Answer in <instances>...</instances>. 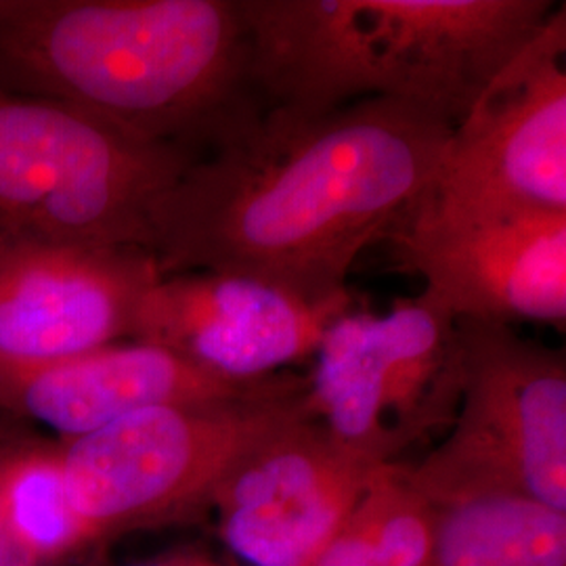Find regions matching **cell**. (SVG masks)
Instances as JSON below:
<instances>
[{
	"label": "cell",
	"mask_w": 566,
	"mask_h": 566,
	"mask_svg": "<svg viewBox=\"0 0 566 566\" xmlns=\"http://www.w3.org/2000/svg\"><path fill=\"white\" fill-rule=\"evenodd\" d=\"M451 128L392 97L317 118L263 114L156 206L149 252L160 277L221 271L311 301L346 294L355 261L422 202Z\"/></svg>",
	"instance_id": "6da1fadb"
},
{
	"label": "cell",
	"mask_w": 566,
	"mask_h": 566,
	"mask_svg": "<svg viewBox=\"0 0 566 566\" xmlns=\"http://www.w3.org/2000/svg\"><path fill=\"white\" fill-rule=\"evenodd\" d=\"M0 91L198 160L264 114L240 0H0Z\"/></svg>",
	"instance_id": "7a4b0ae2"
},
{
	"label": "cell",
	"mask_w": 566,
	"mask_h": 566,
	"mask_svg": "<svg viewBox=\"0 0 566 566\" xmlns=\"http://www.w3.org/2000/svg\"><path fill=\"white\" fill-rule=\"evenodd\" d=\"M306 395L308 378L263 399L143 409L57 441L91 546L212 512L219 489L252 451L311 416Z\"/></svg>",
	"instance_id": "3957f363"
},
{
	"label": "cell",
	"mask_w": 566,
	"mask_h": 566,
	"mask_svg": "<svg viewBox=\"0 0 566 566\" xmlns=\"http://www.w3.org/2000/svg\"><path fill=\"white\" fill-rule=\"evenodd\" d=\"M196 160L0 91V252L41 242L149 252L156 206Z\"/></svg>",
	"instance_id": "277c9868"
},
{
	"label": "cell",
	"mask_w": 566,
	"mask_h": 566,
	"mask_svg": "<svg viewBox=\"0 0 566 566\" xmlns=\"http://www.w3.org/2000/svg\"><path fill=\"white\" fill-rule=\"evenodd\" d=\"M462 399L441 446L407 468L430 504L481 493H525L566 512L565 350L510 325L458 319Z\"/></svg>",
	"instance_id": "5b68a950"
},
{
	"label": "cell",
	"mask_w": 566,
	"mask_h": 566,
	"mask_svg": "<svg viewBox=\"0 0 566 566\" xmlns=\"http://www.w3.org/2000/svg\"><path fill=\"white\" fill-rule=\"evenodd\" d=\"M315 357L311 416L369 464H397L455 422L464 382L458 319L426 292L385 315L346 311Z\"/></svg>",
	"instance_id": "8992f818"
},
{
	"label": "cell",
	"mask_w": 566,
	"mask_h": 566,
	"mask_svg": "<svg viewBox=\"0 0 566 566\" xmlns=\"http://www.w3.org/2000/svg\"><path fill=\"white\" fill-rule=\"evenodd\" d=\"M566 9L560 4L451 128L405 223L566 212Z\"/></svg>",
	"instance_id": "52a82bcc"
},
{
	"label": "cell",
	"mask_w": 566,
	"mask_h": 566,
	"mask_svg": "<svg viewBox=\"0 0 566 566\" xmlns=\"http://www.w3.org/2000/svg\"><path fill=\"white\" fill-rule=\"evenodd\" d=\"M350 304L348 292L311 301L248 275L179 273L147 290L130 340L164 346L227 380L256 382L315 355Z\"/></svg>",
	"instance_id": "ba28073f"
},
{
	"label": "cell",
	"mask_w": 566,
	"mask_h": 566,
	"mask_svg": "<svg viewBox=\"0 0 566 566\" xmlns=\"http://www.w3.org/2000/svg\"><path fill=\"white\" fill-rule=\"evenodd\" d=\"M378 468L338 446L313 416L296 420L219 489V535L248 566H308L361 504Z\"/></svg>",
	"instance_id": "9c48e42d"
},
{
	"label": "cell",
	"mask_w": 566,
	"mask_h": 566,
	"mask_svg": "<svg viewBox=\"0 0 566 566\" xmlns=\"http://www.w3.org/2000/svg\"><path fill=\"white\" fill-rule=\"evenodd\" d=\"M158 280L142 248L41 242L0 252V361L42 364L130 340Z\"/></svg>",
	"instance_id": "30bf717a"
},
{
	"label": "cell",
	"mask_w": 566,
	"mask_h": 566,
	"mask_svg": "<svg viewBox=\"0 0 566 566\" xmlns=\"http://www.w3.org/2000/svg\"><path fill=\"white\" fill-rule=\"evenodd\" d=\"M303 380L277 374L235 382L158 344L122 340L55 361H0V416L42 426L55 441H72L143 409L263 399Z\"/></svg>",
	"instance_id": "8fae6325"
},
{
	"label": "cell",
	"mask_w": 566,
	"mask_h": 566,
	"mask_svg": "<svg viewBox=\"0 0 566 566\" xmlns=\"http://www.w3.org/2000/svg\"><path fill=\"white\" fill-rule=\"evenodd\" d=\"M392 242L455 319L565 324L566 212L405 223Z\"/></svg>",
	"instance_id": "7c38bea8"
},
{
	"label": "cell",
	"mask_w": 566,
	"mask_h": 566,
	"mask_svg": "<svg viewBox=\"0 0 566 566\" xmlns=\"http://www.w3.org/2000/svg\"><path fill=\"white\" fill-rule=\"evenodd\" d=\"M385 97L455 126L558 9L552 0H369Z\"/></svg>",
	"instance_id": "4fadbf2b"
},
{
	"label": "cell",
	"mask_w": 566,
	"mask_h": 566,
	"mask_svg": "<svg viewBox=\"0 0 566 566\" xmlns=\"http://www.w3.org/2000/svg\"><path fill=\"white\" fill-rule=\"evenodd\" d=\"M248 76L264 114L317 118L385 97L369 0H240Z\"/></svg>",
	"instance_id": "5bb4252c"
},
{
	"label": "cell",
	"mask_w": 566,
	"mask_h": 566,
	"mask_svg": "<svg viewBox=\"0 0 566 566\" xmlns=\"http://www.w3.org/2000/svg\"><path fill=\"white\" fill-rule=\"evenodd\" d=\"M432 566H566V512L525 493L432 504Z\"/></svg>",
	"instance_id": "9a60e30c"
},
{
	"label": "cell",
	"mask_w": 566,
	"mask_h": 566,
	"mask_svg": "<svg viewBox=\"0 0 566 566\" xmlns=\"http://www.w3.org/2000/svg\"><path fill=\"white\" fill-rule=\"evenodd\" d=\"M88 546L60 443L25 432L0 472V547L11 549L23 565L41 566Z\"/></svg>",
	"instance_id": "2e32d148"
},
{
	"label": "cell",
	"mask_w": 566,
	"mask_h": 566,
	"mask_svg": "<svg viewBox=\"0 0 566 566\" xmlns=\"http://www.w3.org/2000/svg\"><path fill=\"white\" fill-rule=\"evenodd\" d=\"M434 507L405 465H380L361 504L308 566H432Z\"/></svg>",
	"instance_id": "e0dca14e"
},
{
	"label": "cell",
	"mask_w": 566,
	"mask_h": 566,
	"mask_svg": "<svg viewBox=\"0 0 566 566\" xmlns=\"http://www.w3.org/2000/svg\"><path fill=\"white\" fill-rule=\"evenodd\" d=\"M130 566H238L235 563H223L221 558L200 552V549H181V552H170L164 554L160 558H154L149 563Z\"/></svg>",
	"instance_id": "ac0fdd59"
},
{
	"label": "cell",
	"mask_w": 566,
	"mask_h": 566,
	"mask_svg": "<svg viewBox=\"0 0 566 566\" xmlns=\"http://www.w3.org/2000/svg\"><path fill=\"white\" fill-rule=\"evenodd\" d=\"M25 432L18 428V422L7 418V416H0V472H2V465L4 460L9 458V453L13 451V447L18 446Z\"/></svg>",
	"instance_id": "d6986e66"
}]
</instances>
